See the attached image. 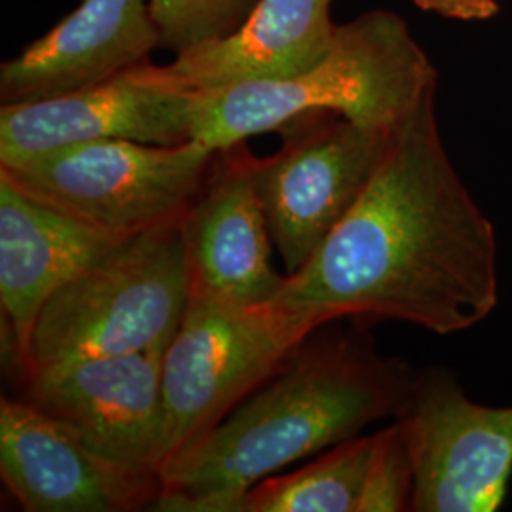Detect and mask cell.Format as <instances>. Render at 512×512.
Segmentation results:
<instances>
[{"instance_id": "cell-10", "label": "cell", "mask_w": 512, "mask_h": 512, "mask_svg": "<svg viewBox=\"0 0 512 512\" xmlns=\"http://www.w3.org/2000/svg\"><path fill=\"white\" fill-rule=\"evenodd\" d=\"M196 105L198 93L150 61L78 92L2 105L0 165L92 141L188 143Z\"/></svg>"}, {"instance_id": "cell-6", "label": "cell", "mask_w": 512, "mask_h": 512, "mask_svg": "<svg viewBox=\"0 0 512 512\" xmlns=\"http://www.w3.org/2000/svg\"><path fill=\"white\" fill-rule=\"evenodd\" d=\"M315 329L274 304L239 308L190 296L162 366L165 465L268 382Z\"/></svg>"}, {"instance_id": "cell-12", "label": "cell", "mask_w": 512, "mask_h": 512, "mask_svg": "<svg viewBox=\"0 0 512 512\" xmlns=\"http://www.w3.org/2000/svg\"><path fill=\"white\" fill-rule=\"evenodd\" d=\"M245 143L220 148L192 209L181 222L190 296L239 308L272 304L287 275L270 258V230Z\"/></svg>"}, {"instance_id": "cell-9", "label": "cell", "mask_w": 512, "mask_h": 512, "mask_svg": "<svg viewBox=\"0 0 512 512\" xmlns=\"http://www.w3.org/2000/svg\"><path fill=\"white\" fill-rule=\"evenodd\" d=\"M169 344L40 368L21 382V399L71 429L97 454L162 475V366Z\"/></svg>"}, {"instance_id": "cell-16", "label": "cell", "mask_w": 512, "mask_h": 512, "mask_svg": "<svg viewBox=\"0 0 512 512\" xmlns=\"http://www.w3.org/2000/svg\"><path fill=\"white\" fill-rule=\"evenodd\" d=\"M376 433L329 448L291 475H272L232 503L230 512H359Z\"/></svg>"}, {"instance_id": "cell-1", "label": "cell", "mask_w": 512, "mask_h": 512, "mask_svg": "<svg viewBox=\"0 0 512 512\" xmlns=\"http://www.w3.org/2000/svg\"><path fill=\"white\" fill-rule=\"evenodd\" d=\"M272 304L313 327L389 319L439 336L497 310V234L442 143L437 88L395 129L365 192Z\"/></svg>"}, {"instance_id": "cell-5", "label": "cell", "mask_w": 512, "mask_h": 512, "mask_svg": "<svg viewBox=\"0 0 512 512\" xmlns=\"http://www.w3.org/2000/svg\"><path fill=\"white\" fill-rule=\"evenodd\" d=\"M217 148L92 141L0 165L25 192L95 228L131 238L181 224L202 194Z\"/></svg>"}, {"instance_id": "cell-14", "label": "cell", "mask_w": 512, "mask_h": 512, "mask_svg": "<svg viewBox=\"0 0 512 512\" xmlns=\"http://www.w3.org/2000/svg\"><path fill=\"white\" fill-rule=\"evenodd\" d=\"M160 48L148 0H82L0 67L2 105L78 92L143 65Z\"/></svg>"}, {"instance_id": "cell-13", "label": "cell", "mask_w": 512, "mask_h": 512, "mask_svg": "<svg viewBox=\"0 0 512 512\" xmlns=\"http://www.w3.org/2000/svg\"><path fill=\"white\" fill-rule=\"evenodd\" d=\"M126 238L107 234L0 173V304L8 357L21 374L38 313L63 285Z\"/></svg>"}, {"instance_id": "cell-2", "label": "cell", "mask_w": 512, "mask_h": 512, "mask_svg": "<svg viewBox=\"0 0 512 512\" xmlns=\"http://www.w3.org/2000/svg\"><path fill=\"white\" fill-rule=\"evenodd\" d=\"M346 321L310 332L268 382L171 459L152 511L230 512L239 495L294 461L397 420L416 368L384 355L363 321Z\"/></svg>"}, {"instance_id": "cell-19", "label": "cell", "mask_w": 512, "mask_h": 512, "mask_svg": "<svg viewBox=\"0 0 512 512\" xmlns=\"http://www.w3.org/2000/svg\"><path fill=\"white\" fill-rule=\"evenodd\" d=\"M427 12H435L442 18L461 21H484L499 12L497 0H412Z\"/></svg>"}, {"instance_id": "cell-11", "label": "cell", "mask_w": 512, "mask_h": 512, "mask_svg": "<svg viewBox=\"0 0 512 512\" xmlns=\"http://www.w3.org/2000/svg\"><path fill=\"white\" fill-rule=\"evenodd\" d=\"M0 475L27 512L150 509L162 476L97 454L71 429L23 399L0 401Z\"/></svg>"}, {"instance_id": "cell-4", "label": "cell", "mask_w": 512, "mask_h": 512, "mask_svg": "<svg viewBox=\"0 0 512 512\" xmlns=\"http://www.w3.org/2000/svg\"><path fill=\"white\" fill-rule=\"evenodd\" d=\"M188 300L181 224L126 238L46 302L19 380L46 366L169 344Z\"/></svg>"}, {"instance_id": "cell-18", "label": "cell", "mask_w": 512, "mask_h": 512, "mask_svg": "<svg viewBox=\"0 0 512 512\" xmlns=\"http://www.w3.org/2000/svg\"><path fill=\"white\" fill-rule=\"evenodd\" d=\"M414 467L401 425L393 420L376 431V448L359 512H412Z\"/></svg>"}, {"instance_id": "cell-17", "label": "cell", "mask_w": 512, "mask_h": 512, "mask_svg": "<svg viewBox=\"0 0 512 512\" xmlns=\"http://www.w3.org/2000/svg\"><path fill=\"white\" fill-rule=\"evenodd\" d=\"M160 48L183 54L236 31L253 0H148Z\"/></svg>"}, {"instance_id": "cell-7", "label": "cell", "mask_w": 512, "mask_h": 512, "mask_svg": "<svg viewBox=\"0 0 512 512\" xmlns=\"http://www.w3.org/2000/svg\"><path fill=\"white\" fill-rule=\"evenodd\" d=\"M397 128L306 112L277 129L283 145L274 156L253 158L256 194L287 275L302 270L348 215Z\"/></svg>"}, {"instance_id": "cell-15", "label": "cell", "mask_w": 512, "mask_h": 512, "mask_svg": "<svg viewBox=\"0 0 512 512\" xmlns=\"http://www.w3.org/2000/svg\"><path fill=\"white\" fill-rule=\"evenodd\" d=\"M330 4L256 0L236 31L175 55L165 71L196 93L304 73L329 52L338 27L330 19Z\"/></svg>"}, {"instance_id": "cell-8", "label": "cell", "mask_w": 512, "mask_h": 512, "mask_svg": "<svg viewBox=\"0 0 512 512\" xmlns=\"http://www.w3.org/2000/svg\"><path fill=\"white\" fill-rule=\"evenodd\" d=\"M397 423L414 467L412 512H495L512 478V406L473 401L446 366L416 368Z\"/></svg>"}, {"instance_id": "cell-3", "label": "cell", "mask_w": 512, "mask_h": 512, "mask_svg": "<svg viewBox=\"0 0 512 512\" xmlns=\"http://www.w3.org/2000/svg\"><path fill=\"white\" fill-rule=\"evenodd\" d=\"M437 88V69L395 12L338 25L329 52L304 73L198 93L194 139L228 148L306 112H336L368 128H397Z\"/></svg>"}]
</instances>
